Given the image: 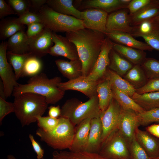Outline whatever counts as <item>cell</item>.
Masks as SVG:
<instances>
[{
    "instance_id": "1",
    "label": "cell",
    "mask_w": 159,
    "mask_h": 159,
    "mask_svg": "<svg viewBox=\"0 0 159 159\" xmlns=\"http://www.w3.org/2000/svg\"><path fill=\"white\" fill-rule=\"evenodd\" d=\"M65 34L76 47L82 65V76L86 77L96 62L106 36L99 31L85 28Z\"/></svg>"
},
{
    "instance_id": "2",
    "label": "cell",
    "mask_w": 159,
    "mask_h": 159,
    "mask_svg": "<svg viewBox=\"0 0 159 159\" xmlns=\"http://www.w3.org/2000/svg\"><path fill=\"white\" fill-rule=\"evenodd\" d=\"M62 82L60 77L56 76L49 78L47 75L40 73L31 77L25 84L19 83L14 90V97L23 93L31 92L44 97L49 104H55L61 100L65 91L58 86Z\"/></svg>"
},
{
    "instance_id": "3",
    "label": "cell",
    "mask_w": 159,
    "mask_h": 159,
    "mask_svg": "<svg viewBox=\"0 0 159 159\" xmlns=\"http://www.w3.org/2000/svg\"><path fill=\"white\" fill-rule=\"evenodd\" d=\"M14 97V113L22 126L37 122L48 107L45 98L36 94L26 92Z\"/></svg>"
},
{
    "instance_id": "4",
    "label": "cell",
    "mask_w": 159,
    "mask_h": 159,
    "mask_svg": "<svg viewBox=\"0 0 159 159\" xmlns=\"http://www.w3.org/2000/svg\"><path fill=\"white\" fill-rule=\"evenodd\" d=\"M60 117L68 119L74 126L89 118L100 117L97 95L83 102L76 98L67 100L61 108Z\"/></svg>"
},
{
    "instance_id": "5",
    "label": "cell",
    "mask_w": 159,
    "mask_h": 159,
    "mask_svg": "<svg viewBox=\"0 0 159 159\" xmlns=\"http://www.w3.org/2000/svg\"><path fill=\"white\" fill-rule=\"evenodd\" d=\"M38 13L45 27L52 32L67 33L85 28L82 20L57 12L46 4L41 8Z\"/></svg>"
},
{
    "instance_id": "6",
    "label": "cell",
    "mask_w": 159,
    "mask_h": 159,
    "mask_svg": "<svg viewBox=\"0 0 159 159\" xmlns=\"http://www.w3.org/2000/svg\"><path fill=\"white\" fill-rule=\"evenodd\" d=\"M74 126L67 118H59L56 128L49 132H45L39 128L36 134L41 140L55 149H69L71 147L75 133Z\"/></svg>"
},
{
    "instance_id": "7",
    "label": "cell",
    "mask_w": 159,
    "mask_h": 159,
    "mask_svg": "<svg viewBox=\"0 0 159 159\" xmlns=\"http://www.w3.org/2000/svg\"><path fill=\"white\" fill-rule=\"evenodd\" d=\"M99 153L109 159H129V143L117 129L102 143Z\"/></svg>"
},
{
    "instance_id": "8",
    "label": "cell",
    "mask_w": 159,
    "mask_h": 159,
    "mask_svg": "<svg viewBox=\"0 0 159 159\" xmlns=\"http://www.w3.org/2000/svg\"><path fill=\"white\" fill-rule=\"evenodd\" d=\"M123 110L113 98L108 108L102 113L100 118L102 129V145L112 132L118 129Z\"/></svg>"
},
{
    "instance_id": "9",
    "label": "cell",
    "mask_w": 159,
    "mask_h": 159,
    "mask_svg": "<svg viewBox=\"0 0 159 159\" xmlns=\"http://www.w3.org/2000/svg\"><path fill=\"white\" fill-rule=\"evenodd\" d=\"M7 42L2 41L0 44V76L4 86L6 98L11 96L14 88L19 84L16 81L13 68L7 60Z\"/></svg>"
},
{
    "instance_id": "10",
    "label": "cell",
    "mask_w": 159,
    "mask_h": 159,
    "mask_svg": "<svg viewBox=\"0 0 159 159\" xmlns=\"http://www.w3.org/2000/svg\"><path fill=\"white\" fill-rule=\"evenodd\" d=\"M113 48V42L107 37L105 39L101 51L90 73L86 77L89 81L97 82L102 79L110 62V53Z\"/></svg>"
},
{
    "instance_id": "11",
    "label": "cell",
    "mask_w": 159,
    "mask_h": 159,
    "mask_svg": "<svg viewBox=\"0 0 159 159\" xmlns=\"http://www.w3.org/2000/svg\"><path fill=\"white\" fill-rule=\"evenodd\" d=\"M131 0H75L74 6L78 10L91 8L100 9L109 13L127 8Z\"/></svg>"
},
{
    "instance_id": "12",
    "label": "cell",
    "mask_w": 159,
    "mask_h": 159,
    "mask_svg": "<svg viewBox=\"0 0 159 159\" xmlns=\"http://www.w3.org/2000/svg\"><path fill=\"white\" fill-rule=\"evenodd\" d=\"M52 37L54 45L51 48L49 54L55 57H64L70 60L80 59L75 46L66 37L52 32Z\"/></svg>"
},
{
    "instance_id": "13",
    "label": "cell",
    "mask_w": 159,
    "mask_h": 159,
    "mask_svg": "<svg viewBox=\"0 0 159 159\" xmlns=\"http://www.w3.org/2000/svg\"><path fill=\"white\" fill-rule=\"evenodd\" d=\"M82 11V20L85 28L106 32L108 13L102 10L91 8Z\"/></svg>"
},
{
    "instance_id": "14",
    "label": "cell",
    "mask_w": 159,
    "mask_h": 159,
    "mask_svg": "<svg viewBox=\"0 0 159 159\" xmlns=\"http://www.w3.org/2000/svg\"><path fill=\"white\" fill-rule=\"evenodd\" d=\"M52 32L45 27L39 34L30 38V52L39 58L49 54L53 42Z\"/></svg>"
},
{
    "instance_id": "15",
    "label": "cell",
    "mask_w": 159,
    "mask_h": 159,
    "mask_svg": "<svg viewBox=\"0 0 159 159\" xmlns=\"http://www.w3.org/2000/svg\"><path fill=\"white\" fill-rule=\"evenodd\" d=\"M107 31H116L131 34L133 27L130 25L127 8L112 12L108 15L106 24Z\"/></svg>"
},
{
    "instance_id": "16",
    "label": "cell",
    "mask_w": 159,
    "mask_h": 159,
    "mask_svg": "<svg viewBox=\"0 0 159 159\" xmlns=\"http://www.w3.org/2000/svg\"><path fill=\"white\" fill-rule=\"evenodd\" d=\"M140 125L137 113L132 110L123 109L118 130L128 143L135 137V131Z\"/></svg>"
},
{
    "instance_id": "17",
    "label": "cell",
    "mask_w": 159,
    "mask_h": 159,
    "mask_svg": "<svg viewBox=\"0 0 159 159\" xmlns=\"http://www.w3.org/2000/svg\"><path fill=\"white\" fill-rule=\"evenodd\" d=\"M99 81H89L85 77L81 76L66 82H62L59 84L58 86L65 92L69 90L78 91L90 99L97 95V87Z\"/></svg>"
},
{
    "instance_id": "18",
    "label": "cell",
    "mask_w": 159,
    "mask_h": 159,
    "mask_svg": "<svg viewBox=\"0 0 159 159\" xmlns=\"http://www.w3.org/2000/svg\"><path fill=\"white\" fill-rule=\"evenodd\" d=\"M106 37L117 43L135 49L152 51L153 49L146 43L134 38L130 34L116 31H107Z\"/></svg>"
},
{
    "instance_id": "19",
    "label": "cell",
    "mask_w": 159,
    "mask_h": 159,
    "mask_svg": "<svg viewBox=\"0 0 159 159\" xmlns=\"http://www.w3.org/2000/svg\"><path fill=\"white\" fill-rule=\"evenodd\" d=\"M92 119H87L78 125L75 131L69 151L80 152L85 150L87 142Z\"/></svg>"
},
{
    "instance_id": "20",
    "label": "cell",
    "mask_w": 159,
    "mask_h": 159,
    "mask_svg": "<svg viewBox=\"0 0 159 159\" xmlns=\"http://www.w3.org/2000/svg\"><path fill=\"white\" fill-rule=\"evenodd\" d=\"M102 133L100 118L92 119L88 142L85 151L99 153L102 145Z\"/></svg>"
},
{
    "instance_id": "21",
    "label": "cell",
    "mask_w": 159,
    "mask_h": 159,
    "mask_svg": "<svg viewBox=\"0 0 159 159\" xmlns=\"http://www.w3.org/2000/svg\"><path fill=\"white\" fill-rule=\"evenodd\" d=\"M137 141L149 157L154 158L159 157V140L147 131L138 128L135 132Z\"/></svg>"
},
{
    "instance_id": "22",
    "label": "cell",
    "mask_w": 159,
    "mask_h": 159,
    "mask_svg": "<svg viewBox=\"0 0 159 159\" xmlns=\"http://www.w3.org/2000/svg\"><path fill=\"white\" fill-rule=\"evenodd\" d=\"M159 15V0H151L150 2L132 14H129L130 25H138L143 22L156 17Z\"/></svg>"
},
{
    "instance_id": "23",
    "label": "cell",
    "mask_w": 159,
    "mask_h": 159,
    "mask_svg": "<svg viewBox=\"0 0 159 159\" xmlns=\"http://www.w3.org/2000/svg\"><path fill=\"white\" fill-rule=\"evenodd\" d=\"M29 38L24 31L17 32L9 37L7 42V51L18 54L30 52Z\"/></svg>"
},
{
    "instance_id": "24",
    "label": "cell",
    "mask_w": 159,
    "mask_h": 159,
    "mask_svg": "<svg viewBox=\"0 0 159 159\" xmlns=\"http://www.w3.org/2000/svg\"><path fill=\"white\" fill-rule=\"evenodd\" d=\"M55 63L62 75L69 80L82 76V65L80 59L70 61L58 59Z\"/></svg>"
},
{
    "instance_id": "25",
    "label": "cell",
    "mask_w": 159,
    "mask_h": 159,
    "mask_svg": "<svg viewBox=\"0 0 159 159\" xmlns=\"http://www.w3.org/2000/svg\"><path fill=\"white\" fill-rule=\"evenodd\" d=\"M113 49L134 65H140L146 58V54L144 51L113 42Z\"/></svg>"
},
{
    "instance_id": "26",
    "label": "cell",
    "mask_w": 159,
    "mask_h": 159,
    "mask_svg": "<svg viewBox=\"0 0 159 159\" xmlns=\"http://www.w3.org/2000/svg\"><path fill=\"white\" fill-rule=\"evenodd\" d=\"M97 92L99 107L102 113L108 108L113 98L111 85L108 79L104 77L99 81Z\"/></svg>"
},
{
    "instance_id": "27",
    "label": "cell",
    "mask_w": 159,
    "mask_h": 159,
    "mask_svg": "<svg viewBox=\"0 0 159 159\" xmlns=\"http://www.w3.org/2000/svg\"><path fill=\"white\" fill-rule=\"evenodd\" d=\"M73 1V0H47L46 4L57 12L82 20V11L75 8Z\"/></svg>"
},
{
    "instance_id": "28",
    "label": "cell",
    "mask_w": 159,
    "mask_h": 159,
    "mask_svg": "<svg viewBox=\"0 0 159 159\" xmlns=\"http://www.w3.org/2000/svg\"><path fill=\"white\" fill-rule=\"evenodd\" d=\"M104 77L110 81L112 87L131 97L136 92V89L128 81L108 67Z\"/></svg>"
},
{
    "instance_id": "29",
    "label": "cell",
    "mask_w": 159,
    "mask_h": 159,
    "mask_svg": "<svg viewBox=\"0 0 159 159\" xmlns=\"http://www.w3.org/2000/svg\"><path fill=\"white\" fill-rule=\"evenodd\" d=\"M110 62L108 68L121 76H124L133 66L113 48L110 53Z\"/></svg>"
},
{
    "instance_id": "30",
    "label": "cell",
    "mask_w": 159,
    "mask_h": 159,
    "mask_svg": "<svg viewBox=\"0 0 159 159\" xmlns=\"http://www.w3.org/2000/svg\"><path fill=\"white\" fill-rule=\"evenodd\" d=\"M131 98L145 110L159 107V92H150L142 94L135 92Z\"/></svg>"
},
{
    "instance_id": "31",
    "label": "cell",
    "mask_w": 159,
    "mask_h": 159,
    "mask_svg": "<svg viewBox=\"0 0 159 159\" xmlns=\"http://www.w3.org/2000/svg\"><path fill=\"white\" fill-rule=\"evenodd\" d=\"M125 79L136 89L143 86L148 79L140 65H135L124 76Z\"/></svg>"
},
{
    "instance_id": "32",
    "label": "cell",
    "mask_w": 159,
    "mask_h": 159,
    "mask_svg": "<svg viewBox=\"0 0 159 159\" xmlns=\"http://www.w3.org/2000/svg\"><path fill=\"white\" fill-rule=\"evenodd\" d=\"M25 27L17 21L16 18L3 19L0 22V39L5 40L19 31H24Z\"/></svg>"
},
{
    "instance_id": "33",
    "label": "cell",
    "mask_w": 159,
    "mask_h": 159,
    "mask_svg": "<svg viewBox=\"0 0 159 159\" xmlns=\"http://www.w3.org/2000/svg\"><path fill=\"white\" fill-rule=\"evenodd\" d=\"M53 158L56 159H109L98 153L86 151L73 152L55 151L53 153Z\"/></svg>"
},
{
    "instance_id": "34",
    "label": "cell",
    "mask_w": 159,
    "mask_h": 159,
    "mask_svg": "<svg viewBox=\"0 0 159 159\" xmlns=\"http://www.w3.org/2000/svg\"><path fill=\"white\" fill-rule=\"evenodd\" d=\"M112 90L113 98L124 110H132L137 113L141 112L145 110L127 95L112 87Z\"/></svg>"
},
{
    "instance_id": "35",
    "label": "cell",
    "mask_w": 159,
    "mask_h": 159,
    "mask_svg": "<svg viewBox=\"0 0 159 159\" xmlns=\"http://www.w3.org/2000/svg\"><path fill=\"white\" fill-rule=\"evenodd\" d=\"M42 66L40 58L31 53L25 62L21 77H32L40 73Z\"/></svg>"
},
{
    "instance_id": "36",
    "label": "cell",
    "mask_w": 159,
    "mask_h": 159,
    "mask_svg": "<svg viewBox=\"0 0 159 159\" xmlns=\"http://www.w3.org/2000/svg\"><path fill=\"white\" fill-rule=\"evenodd\" d=\"M31 53L18 54L7 51V59L13 69L17 80L21 77L25 62Z\"/></svg>"
},
{
    "instance_id": "37",
    "label": "cell",
    "mask_w": 159,
    "mask_h": 159,
    "mask_svg": "<svg viewBox=\"0 0 159 159\" xmlns=\"http://www.w3.org/2000/svg\"><path fill=\"white\" fill-rule=\"evenodd\" d=\"M131 35L133 37H139L159 32V23L154 21L153 19L144 21L140 24L134 26Z\"/></svg>"
},
{
    "instance_id": "38",
    "label": "cell",
    "mask_w": 159,
    "mask_h": 159,
    "mask_svg": "<svg viewBox=\"0 0 159 159\" xmlns=\"http://www.w3.org/2000/svg\"><path fill=\"white\" fill-rule=\"evenodd\" d=\"M148 80L159 79V61L146 58L140 64Z\"/></svg>"
},
{
    "instance_id": "39",
    "label": "cell",
    "mask_w": 159,
    "mask_h": 159,
    "mask_svg": "<svg viewBox=\"0 0 159 159\" xmlns=\"http://www.w3.org/2000/svg\"><path fill=\"white\" fill-rule=\"evenodd\" d=\"M140 125H146L153 122L159 123V107L137 113Z\"/></svg>"
},
{
    "instance_id": "40",
    "label": "cell",
    "mask_w": 159,
    "mask_h": 159,
    "mask_svg": "<svg viewBox=\"0 0 159 159\" xmlns=\"http://www.w3.org/2000/svg\"><path fill=\"white\" fill-rule=\"evenodd\" d=\"M129 148L133 159H152L136 140L135 136L129 143Z\"/></svg>"
},
{
    "instance_id": "41",
    "label": "cell",
    "mask_w": 159,
    "mask_h": 159,
    "mask_svg": "<svg viewBox=\"0 0 159 159\" xmlns=\"http://www.w3.org/2000/svg\"><path fill=\"white\" fill-rule=\"evenodd\" d=\"M37 125L39 128L45 132H49L53 130L57 126L59 118H55L49 116H38L37 117Z\"/></svg>"
},
{
    "instance_id": "42",
    "label": "cell",
    "mask_w": 159,
    "mask_h": 159,
    "mask_svg": "<svg viewBox=\"0 0 159 159\" xmlns=\"http://www.w3.org/2000/svg\"><path fill=\"white\" fill-rule=\"evenodd\" d=\"M7 2L19 17L29 10L30 4L29 0H9Z\"/></svg>"
},
{
    "instance_id": "43",
    "label": "cell",
    "mask_w": 159,
    "mask_h": 159,
    "mask_svg": "<svg viewBox=\"0 0 159 159\" xmlns=\"http://www.w3.org/2000/svg\"><path fill=\"white\" fill-rule=\"evenodd\" d=\"M16 20L19 23L24 25H28L34 23L42 22L38 13L32 12L29 11L16 18Z\"/></svg>"
},
{
    "instance_id": "44",
    "label": "cell",
    "mask_w": 159,
    "mask_h": 159,
    "mask_svg": "<svg viewBox=\"0 0 159 159\" xmlns=\"http://www.w3.org/2000/svg\"><path fill=\"white\" fill-rule=\"evenodd\" d=\"M154 92H159V79L148 80L143 86L136 89V92L139 94Z\"/></svg>"
},
{
    "instance_id": "45",
    "label": "cell",
    "mask_w": 159,
    "mask_h": 159,
    "mask_svg": "<svg viewBox=\"0 0 159 159\" xmlns=\"http://www.w3.org/2000/svg\"><path fill=\"white\" fill-rule=\"evenodd\" d=\"M14 106L13 103L8 102L6 100L0 97V123L7 115L14 112Z\"/></svg>"
},
{
    "instance_id": "46",
    "label": "cell",
    "mask_w": 159,
    "mask_h": 159,
    "mask_svg": "<svg viewBox=\"0 0 159 159\" xmlns=\"http://www.w3.org/2000/svg\"><path fill=\"white\" fill-rule=\"evenodd\" d=\"M139 37L143 38L146 43L153 49L159 52V32L141 35Z\"/></svg>"
},
{
    "instance_id": "47",
    "label": "cell",
    "mask_w": 159,
    "mask_h": 159,
    "mask_svg": "<svg viewBox=\"0 0 159 159\" xmlns=\"http://www.w3.org/2000/svg\"><path fill=\"white\" fill-rule=\"evenodd\" d=\"M151 0H131L127 8L129 14H134L143 7L149 4Z\"/></svg>"
},
{
    "instance_id": "48",
    "label": "cell",
    "mask_w": 159,
    "mask_h": 159,
    "mask_svg": "<svg viewBox=\"0 0 159 159\" xmlns=\"http://www.w3.org/2000/svg\"><path fill=\"white\" fill-rule=\"evenodd\" d=\"M27 26L26 34L29 38H32L38 35L45 27L44 24L41 22L33 23Z\"/></svg>"
},
{
    "instance_id": "49",
    "label": "cell",
    "mask_w": 159,
    "mask_h": 159,
    "mask_svg": "<svg viewBox=\"0 0 159 159\" xmlns=\"http://www.w3.org/2000/svg\"><path fill=\"white\" fill-rule=\"evenodd\" d=\"M11 14H16L4 0H0V19H1L5 16Z\"/></svg>"
},
{
    "instance_id": "50",
    "label": "cell",
    "mask_w": 159,
    "mask_h": 159,
    "mask_svg": "<svg viewBox=\"0 0 159 159\" xmlns=\"http://www.w3.org/2000/svg\"><path fill=\"white\" fill-rule=\"evenodd\" d=\"M29 138L33 149L36 153L37 159L43 158L44 153V150L42 148L39 144L35 140L32 135L29 134Z\"/></svg>"
},
{
    "instance_id": "51",
    "label": "cell",
    "mask_w": 159,
    "mask_h": 159,
    "mask_svg": "<svg viewBox=\"0 0 159 159\" xmlns=\"http://www.w3.org/2000/svg\"><path fill=\"white\" fill-rule=\"evenodd\" d=\"M47 0H29L30 7L29 11L38 13L41 8L46 4Z\"/></svg>"
},
{
    "instance_id": "52",
    "label": "cell",
    "mask_w": 159,
    "mask_h": 159,
    "mask_svg": "<svg viewBox=\"0 0 159 159\" xmlns=\"http://www.w3.org/2000/svg\"><path fill=\"white\" fill-rule=\"evenodd\" d=\"M49 116L55 118H59L61 115V108L59 105L56 106H51L48 107Z\"/></svg>"
},
{
    "instance_id": "53",
    "label": "cell",
    "mask_w": 159,
    "mask_h": 159,
    "mask_svg": "<svg viewBox=\"0 0 159 159\" xmlns=\"http://www.w3.org/2000/svg\"><path fill=\"white\" fill-rule=\"evenodd\" d=\"M146 131L153 136L159 138V124H154L148 126Z\"/></svg>"
},
{
    "instance_id": "54",
    "label": "cell",
    "mask_w": 159,
    "mask_h": 159,
    "mask_svg": "<svg viewBox=\"0 0 159 159\" xmlns=\"http://www.w3.org/2000/svg\"><path fill=\"white\" fill-rule=\"evenodd\" d=\"M0 97L5 100L6 98L5 93L4 86L2 81L1 79L0 80Z\"/></svg>"
},
{
    "instance_id": "55",
    "label": "cell",
    "mask_w": 159,
    "mask_h": 159,
    "mask_svg": "<svg viewBox=\"0 0 159 159\" xmlns=\"http://www.w3.org/2000/svg\"><path fill=\"white\" fill-rule=\"evenodd\" d=\"M153 19L154 21L159 23V15L156 17L153 18Z\"/></svg>"
},
{
    "instance_id": "56",
    "label": "cell",
    "mask_w": 159,
    "mask_h": 159,
    "mask_svg": "<svg viewBox=\"0 0 159 159\" xmlns=\"http://www.w3.org/2000/svg\"><path fill=\"white\" fill-rule=\"evenodd\" d=\"M7 159H17L14 156L11 155H9L7 156Z\"/></svg>"
},
{
    "instance_id": "57",
    "label": "cell",
    "mask_w": 159,
    "mask_h": 159,
    "mask_svg": "<svg viewBox=\"0 0 159 159\" xmlns=\"http://www.w3.org/2000/svg\"><path fill=\"white\" fill-rule=\"evenodd\" d=\"M152 159H159V157L155 158H152Z\"/></svg>"
},
{
    "instance_id": "58",
    "label": "cell",
    "mask_w": 159,
    "mask_h": 159,
    "mask_svg": "<svg viewBox=\"0 0 159 159\" xmlns=\"http://www.w3.org/2000/svg\"><path fill=\"white\" fill-rule=\"evenodd\" d=\"M52 159H56L55 158H54L53 157Z\"/></svg>"
},
{
    "instance_id": "59",
    "label": "cell",
    "mask_w": 159,
    "mask_h": 159,
    "mask_svg": "<svg viewBox=\"0 0 159 159\" xmlns=\"http://www.w3.org/2000/svg\"><path fill=\"white\" fill-rule=\"evenodd\" d=\"M42 159H44L43 158H42Z\"/></svg>"
}]
</instances>
